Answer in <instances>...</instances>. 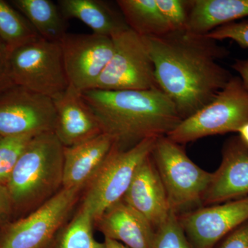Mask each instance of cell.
<instances>
[{
	"label": "cell",
	"mask_w": 248,
	"mask_h": 248,
	"mask_svg": "<svg viewBox=\"0 0 248 248\" xmlns=\"http://www.w3.org/2000/svg\"><path fill=\"white\" fill-rule=\"evenodd\" d=\"M56 110L55 133L64 147L79 144L104 133L81 93L70 86L53 99Z\"/></svg>",
	"instance_id": "15"
},
{
	"label": "cell",
	"mask_w": 248,
	"mask_h": 248,
	"mask_svg": "<svg viewBox=\"0 0 248 248\" xmlns=\"http://www.w3.org/2000/svg\"><path fill=\"white\" fill-rule=\"evenodd\" d=\"M188 1L186 30L205 35L228 23L248 16V0H193Z\"/></svg>",
	"instance_id": "19"
},
{
	"label": "cell",
	"mask_w": 248,
	"mask_h": 248,
	"mask_svg": "<svg viewBox=\"0 0 248 248\" xmlns=\"http://www.w3.org/2000/svg\"><path fill=\"white\" fill-rule=\"evenodd\" d=\"M13 207L14 203L7 187L4 184H0V226L5 224L9 220Z\"/></svg>",
	"instance_id": "30"
},
{
	"label": "cell",
	"mask_w": 248,
	"mask_h": 248,
	"mask_svg": "<svg viewBox=\"0 0 248 248\" xmlns=\"http://www.w3.org/2000/svg\"><path fill=\"white\" fill-rule=\"evenodd\" d=\"M156 139H146L128 149H122L115 143L99 172L86 186L81 203L89 210L94 223L123 199L139 166L151 154Z\"/></svg>",
	"instance_id": "7"
},
{
	"label": "cell",
	"mask_w": 248,
	"mask_h": 248,
	"mask_svg": "<svg viewBox=\"0 0 248 248\" xmlns=\"http://www.w3.org/2000/svg\"><path fill=\"white\" fill-rule=\"evenodd\" d=\"M155 1L171 31L186 30L188 17V1L182 0Z\"/></svg>",
	"instance_id": "26"
},
{
	"label": "cell",
	"mask_w": 248,
	"mask_h": 248,
	"mask_svg": "<svg viewBox=\"0 0 248 248\" xmlns=\"http://www.w3.org/2000/svg\"><path fill=\"white\" fill-rule=\"evenodd\" d=\"M56 110L53 100L14 85L0 93V137L37 135L54 132Z\"/></svg>",
	"instance_id": "10"
},
{
	"label": "cell",
	"mask_w": 248,
	"mask_h": 248,
	"mask_svg": "<svg viewBox=\"0 0 248 248\" xmlns=\"http://www.w3.org/2000/svg\"><path fill=\"white\" fill-rule=\"evenodd\" d=\"M13 82L55 99L69 87L60 42L40 38L10 53Z\"/></svg>",
	"instance_id": "6"
},
{
	"label": "cell",
	"mask_w": 248,
	"mask_h": 248,
	"mask_svg": "<svg viewBox=\"0 0 248 248\" xmlns=\"http://www.w3.org/2000/svg\"><path fill=\"white\" fill-rule=\"evenodd\" d=\"M60 46L69 86L81 93L94 89L115 51L112 39L94 33H67Z\"/></svg>",
	"instance_id": "11"
},
{
	"label": "cell",
	"mask_w": 248,
	"mask_h": 248,
	"mask_svg": "<svg viewBox=\"0 0 248 248\" xmlns=\"http://www.w3.org/2000/svg\"><path fill=\"white\" fill-rule=\"evenodd\" d=\"M36 135L0 139V184L6 185L23 152Z\"/></svg>",
	"instance_id": "24"
},
{
	"label": "cell",
	"mask_w": 248,
	"mask_h": 248,
	"mask_svg": "<svg viewBox=\"0 0 248 248\" xmlns=\"http://www.w3.org/2000/svg\"><path fill=\"white\" fill-rule=\"evenodd\" d=\"M59 8L67 20L79 19L97 35L113 37L130 29L120 10L102 0H59ZM119 9V8H118Z\"/></svg>",
	"instance_id": "18"
},
{
	"label": "cell",
	"mask_w": 248,
	"mask_h": 248,
	"mask_svg": "<svg viewBox=\"0 0 248 248\" xmlns=\"http://www.w3.org/2000/svg\"><path fill=\"white\" fill-rule=\"evenodd\" d=\"M232 68L239 75L245 87L248 90V59L235 60Z\"/></svg>",
	"instance_id": "31"
},
{
	"label": "cell",
	"mask_w": 248,
	"mask_h": 248,
	"mask_svg": "<svg viewBox=\"0 0 248 248\" xmlns=\"http://www.w3.org/2000/svg\"><path fill=\"white\" fill-rule=\"evenodd\" d=\"M151 248H193L186 236L179 215L172 210L166 221L155 230Z\"/></svg>",
	"instance_id": "25"
},
{
	"label": "cell",
	"mask_w": 248,
	"mask_h": 248,
	"mask_svg": "<svg viewBox=\"0 0 248 248\" xmlns=\"http://www.w3.org/2000/svg\"><path fill=\"white\" fill-rule=\"evenodd\" d=\"M248 122V90L233 76L208 104L182 120L167 135L183 145L213 135L237 133Z\"/></svg>",
	"instance_id": "5"
},
{
	"label": "cell",
	"mask_w": 248,
	"mask_h": 248,
	"mask_svg": "<svg viewBox=\"0 0 248 248\" xmlns=\"http://www.w3.org/2000/svg\"><path fill=\"white\" fill-rule=\"evenodd\" d=\"M239 138L248 147V122L244 124L237 132Z\"/></svg>",
	"instance_id": "32"
},
{
	"label": "cell",
	"mask_w": 248,
	"mask_h": 248,
	"mask_svg": "<svg viewBox=\"0 0 248 248\" xmlns=\"http://www.w3.org/2000/svg\"><path fill=\"white\" fill-rule=\"evenodd\" d=\"M94 223L89 210L81 205L71 221L62 227L45 248H106L105 243L94 238Z\"/></svg>",
	"instance_id": "22"
},
{
	"label": "cell",
	"mask_w": 248,
	"mask_h": 248,
	"mask_svg": "<svg viewBox=\"0 0 248 248\" xmlns=\"http://www.w3.org/2000/svg\"><path fill=\"white\" fill-rule=\"evenodd\" d=\"M116 4L127 25L139 35L156 37L170 32L155 0H118Z\"/></svg>",
	"instance_id": "21"
},
{
	"label": "cell",
	"mask_w": 248,
	"mask_h": 248,
	"mask_svg": "<svg viewBox=\"0 0 248 248\" xmlns=\"http://www.w3.org/2000/svg\"><path fill=\"white\" fill-rule=\"evenodd\" d=\"M207 37L217 41L232 40L241 48H248V21L228 23L215 29Z\"/></svg>",
	"instance_id": "27"
},
{
	"label": "cell",
	"mask_w": 248,
	"mask_h": 248,
	"mask_svg": "<svg viewBox=\"0 0 248 248\" xmlns=\"http://www.w3.org/2000/svg\"><path fill=\"white\" fill-rule=\"evenodd\" d=\"M151 156L172 211L179 215L202 205L213 173L201 169L189 158L182 145L167 136L156 139Z\"/></svg>",
	"instance_id": "4"
},
{
	"label": "cell",
	"mask_w": 248,
	"mask_h": 248,
	"mask_svg": "<svg viewBox=\"0 0 248 248\" xmlns=\"http://www.w3.org/2000/svg\"><path fill=\"white\" fill-rule=\"evenodd\" d=\"M41 37L20 12L0 0V40L9 53Z\"/></svg>",
	"instance_id": "23"
},
{
	"label": "cell",
	"mask_w": 248,
	"mask_h": 248,
	"mask_svg": "<svg viewBox=\"0 0 248 248\" xmlns=\"http://www.w3.org/2000/svg\"><path fill=\"white\" fill-rule=\"evenodd\" d=\"M95 223L105 238L129 248H151L155 230L122 200L108 209Z\"/></svg>",
	"instance_id": "17"
},
{
	"label": "cell",
	"mask_w": 248,
	"mask_h": 248,
	"mask_svg": "<svg viewBox=\"0 0 248 248\" xmlns=\"http://www.w3.org/2000/svg\"><path fill=\"white\" fill-rule=\"evenodd\" d=\"M179 218L192 248H213L248 221V197L200 207Z\"/></svg>",
	"instance_id": "12"
},
{
	"label": "cell",
	"mask_w": 248,
	"mask_h": 248,
	"mask_svg": "<svg viewBox=\"0 0 248 248\" xmlns=\"http://www.w3.org/2000/svg\"><path fill=\"white\" fill-rule=\"evenodd\" d=\"M16 9L27 19L41 38L60 42L66 35L68 20L51 0H13Z\"/></svg>",
	"instance_id": "20"
},
{
	"label": "cell",
	"mask_w": 248,
	"mask_h": 248,
	"mask_svg": "<svg viewBox=\"0 0 248 248\" xmlns=\"http://www.w3.org/2000/svg\"><path fill=\"white\" fill-rule=\"evenodd\" d=\"M122 200L141 214L155 230L169 216L172 210L151 154L139 166Z\"/></svg>",
	"instance_id": "14"
},
{
	"label": "cell",
	"mask_w": 248,
	"mask_h": 248,
	"mask_svg": "<svg viewBox=\"0 0 248 248\" xmlns=\"http://www.w3.org/2000/svg\"><path fill=\"white\" fill-rule=\"evenodd\" d=\"M0 139H1V137H0Z\"/></svg>",
	"instance_id": "34"
},
{
	"label": "cell",
	"mask_w": 248,
	"mask_h": 248,
	"mask_svg": "<svg viewBox=\"0 0 248 248\" xmlns=\"http://www.w3.org/2000/svg\"><path fill=\"white\" fill-rule=\"evenodd\" d=\"M112 39L115 51L94 89L124 91L158 88L154 63L143 37L129 29Z\"/></svg>",
	"instance_id": "8"
},
{
	"label": "cell",
	"mask_w": 248,
	"mask_h": 248,
	"mask_svg": "<svg viewBox=\"0 0 248 248\" xmlns=\"http://www.w3.org/2000/svg\"><path fill=\"white\" fill-rule=\"evenodd\" d=\"M143 40L158 88L172 101L182 120L211 102L233 77L218 62L229 50L206 35L182 30Z\"/></svg>",
	"instance_id": "1"
},
{
	"label": "cell",
	"mask_w": 248,
	"mask_h": 248,
	"mask_svg": "<svg viewBox=\"0 0 248 248\" xmlns=\"http://www.w3.org/2000/svg\"><path fill=\"white\" fill-rule=\"evenodd\" d=\"M114 139L102 133L63 149V187L84 190L105 162L115 146Z\"/></svg>",
	"instance_id": "16"
},
{
	"label": "cell",
	"mask_w": 248,
	"mask_h": 248,
	"mask_svg": "<svg viewBox=\"0 0 248 248\" xmlns=\"http://www.w3.org/2000/svg\"><path fill=\"white\" fill-rule=\"evenodd\" d=\"M218 248H248V221L227 235Z\"/></svg>",
	"instance_id": "28"
},
{
	"label": "cell",
	"mask_w": 248,
	"mask_h": 248,
	"mask_svg": "<svg viewBox=\"0 0 248 248\" xmlns=\"http://www.w3.org/2000/svg\"><path fill=\"white\" fill-rule=\"evenodd\" d=\"M81 190L62 187L29 216L8 227L0 237V248L46 247L64 226Z\"/></svg>",
	"instance_id": "9"
},
{
	"label": "cell",
	"mask_w": 248,
	"mask_h": 248,
	"mask_svg": "<svg viewBox=\"0 0 248 248\" xmlns=\"http://www.w3.org/2000/svg\"><path fill=\"white\" fill-rule=\"evenodd\" d=\"M81 95L97 117L103 133L128 149L143 140L167 136L180 124L175 106L159 89L104 91Z\"/></svg>",
	"instance_id": "2"
},
{
	"label": "cell",
	"mask_w": 248,
	"mask_h": 248,
	"mask_svg": "<svg viewBox=\"0 0 248 248\" xmlns=\"http://www.w3.org/2000/svg\"><path fill=\"white\" fill-rule=\"evenodd\" d=\"M63 149L54 132L31 140L6 184L14 205L38 208L61 190Z\"/></svg>",
	"instance_id": "3"
},
{
	"label": "cell",
	"mask_w": 248,
	"mask_h": 248,
	"mask_svg": "<svg viewBox=\"0 0 248 248\" xmlns=\"http://www.w3.org/2000/svg\"><path fill=\"white\" fill-rule=\"evenodd\" d=\"M248 195V147L239 136L225 142L222 160L213 173L202 206L216 205Z\"/></svg>",
	"instance_id": "13"
},
{
	"label": "cell",
	"mask_w": 248,
	"mask_h": 248,
	"mask_svg": "<svg viewBox=\"0 0 248 248\" xmlns=\"http://www.w3.org/2000/svg\"><path fill=\"white\" fill-rule=\"evenodd\" d=\"M104 243H105L106 248H129L124 246L122 243L115 240L108 239V238H105Z\"/></svg>",
	"instance_id": "33"
},
{
	"label": "cell",
	"mask_w": 248,
	"mask_h": 248,
	"mask_svg": "<svg viewBox=\"0 0 248 248\" xmlns=\"http://www.w3.org/2000/svg\"><path fill=\"white\" fill-rule=\"evenodd\" d=\"M9 57V50L0 40V93L15 85L11 78Z\"/></svg>",
	"instance_id": "29"
}]
</instances>
